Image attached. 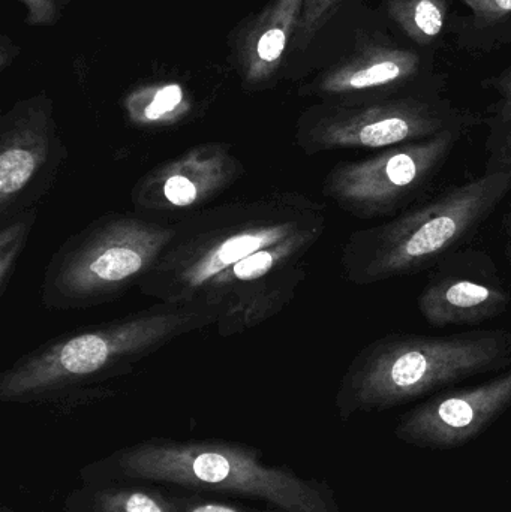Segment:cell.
<instances>
[{
  "label": "cell",
  "mask_w": 511,
  "mask_h": 512,
  "mask_svg": "<svg viewBox=\"0 0 511 512\" xmlns=\"http://www.w3.org/2000/svg\"><path fill=\"white\" fill-rule=\"evenodd\" d=\"M176 234L138 289L156 301L219 310L233 337L281 313L306 277V258L327 230V206L275 191L174 222Z\"/></svg>",
  "instance_id": "obj_1"
},
{
  "label": "cell",
  "mask_w": 511,
  "mask_h": 512,
  "mask_svg": "<svg viewBox=\"0 0 511 512\" xmlns=\"http://www.w3.org/2000/svg\"><path fill=\"white\" fill-rule=\"evenodd\" d=\"M218 318L215 307L158 301L113 321L60 334L0 373V402L72 408L98 396L99 390H90L93 385L128 375L144 358Z\"/></svg>",
  "instance_id": "obj_2"
},
{
  "label": "cell",
  "mask_w": 511,
  "mask_h": 512,
  "mask_svg": "<svg viewBox=\"0 0 511 512\" xmlns=\"http://www.w3.org/2000/svg\"><path fill=\"white\" fill-rule=\"evenodd\" d=\"M80 483H147L179 492L263 502L282 512H341L326 481L269 465L263 451L227 439L149 438L78 471Z\"/></svg>",
  "instance_id": "obj_3"
},
{
  "label": "cell",
  "mask_w": 511,
  "mask_h": 512,
  "mask_svg": "<svg viewBox=\"0 0 511 512\" xmlns=\"http://www.w3.org/2000/svg\"><path fill=\"white\" fill-rule=\"evenodd\" d=\"M510 367L509 328L446 336L387 334L348 364L336 391V411L342 421L389 411Z\"/></svg>",
  "instance_id": "obj_4"
},
{
  "label": "cell",
  "mask_w": 511,
  "mask_h": 512,
  "mask_svg": "<svg viewBox=\"0 0 511 512\" xmlns=\"http://www.w3.org/2000/svg\"><path fill=\"white\" fill-rule=\"evenodd\" d=\"M510 194L511 170L485 171L395 218L354 231L342 249V273L353 285L369 286L432 270L468 248Z\"/></svg>",
  "instance_id": "obj_5"
},
{
  "label": "cell",
  "mask_w": 511,
  "mask_h": 512,
  "mask_svg": "<svg viewBox=\"0 0 511 512\" xmlns=\"http://www.w3.org/2000/svg\"><path fill=\"white\" fill-rule=\"evenodd\" d=\"M176 234L140 213H107L72 234L45 265L41 303L48 310L90 309L140 285Z\"/></svg>",
  "instance_id": "obj_6"
},
{
  "label": "cell",
  "mask_w": 511,
  "mask_h": 512,
  "mask_svg": "<svg viewBox=\"0 0 511 512\" xmlns=\"http://www.w3.org/2000/svg\"><path fill=\"white\" fill-rule=\"evenodd\" d=\"M479 116L428 95L374 101L317 102L296 122V144L305 155L336 150H384L426 140L447 129L480 125Z\"/></svg>",
  "instance_id": "obj_7"
},
{
  "label": "cell",
  "mask_w": 511,
  "mask_h": 512,
  "mask_svg": "<svg viewBox=\"0 0 511 512\" xmlns=\"http://www.w3.org/2000/svg\"><path fill=\"white\" fill-rule=\"evenodd\" d=\"M467 132L447 129L368 158L339 162L324 179V197L360 221L395 218L425 197Z\"/></svg>",
  "instance_id": "obj_8"
},
{
  "label": "cell",
  "mask_w": 511,
  "mask_h": 512,
  "mask_svg": "<svg viewBox=\"0 0 511 512\" xmlns=\"http://www.w3.org/2000/svg\"><path fill=\"white\" fill-rule=\"evenodd\" d=\"M68 156L45 90L6 110L0 117V222L38 207Z\"/></svg>",
  "instance_id": "obj_9"
},
{
  "label": "cell",
  "mask_w": 511,
  "mask_h": 512,
  "mask_svg": "<svg viewBox=\"0 0 511 512\" xmlns=\"http://www.w3.org/2000/svg\"><path fill=\"white\" fill-rule=\"evenodd\" d=\"M243 176L245 165L230 144H198L141 176L132 189L131 201L146 215L186 218L206 209Z\"/></svg>",
  "instance_id": "obj_10"
},
{
  "label": "cell",
  "mask_w": 511,
  "mask_h": 512,
  "mask_svg": "<svg viewBox=\"0 0 511 512\" xmlns=\"http://www.w3.org/2000/svg\"><path fill=\"white\" fill-rule=\"evenodd\" d=\"M511 406V367L473 387L449 388L399 417L395 436L428 450H453L479 438Z\"/></svg>",
  "instance_id": "obj_11"
},
{
  "label": "cell",
  "mask_w": 511,
  "mask_h": 512,
  "mask_svg": "<svg viewBox=\"0 0 511 512\" xmlns=\"http://www.w3.org/2000/svg\"><path fill=\"white\" fill-rule=\"evenodd\" d=\"M511 295L486 252L465 248L435 265L417 297V309L432 327H476L500 318Z\"/></svg>",
  "instance_id": "obj_12"
},
{
  "label": "cell",
  "mask_w": 511,
  "mask_h": 512,
  "mask_svg": "<svg viewBox=\"0 0 511 512\" xmlns=\"http://www.w3.org/2000/svg\"><path fill=\"white\" fill-rule=\"evenodd\" d=\"M420 63V56L414 51L363 42L344 59L300 84L297 92L302 98H315L320 102L374 101L422 95L408 92L420 77Z\"/></svg>",
  "instance_id": "obj_13"
},
{
  "label": "cell",
  "mask_w": 511,
  "mask_h": 512,
  "mask_svg": "<svg viewBox=\"0 0 511 512\" xmlns=\"http://www.w3.org/2000/svg\"><path fill=\"white\" fill-rule=\"evenodd\" d=\"M305 0H267L227 35V62L246 93L275 89L285 77Z\"/></svg>",
  "instance_id": "obj_14"
},
{
  "label": "cell",
  "mask_w": 511,
  "mask_h": 512,
  "mask_svg": "<svg viewBox=\"0 0 511 512\" xmlns=\"http://www.w3.org/2000/svg\"><path fill=\"white\" fill-rule=\"evenodd\" d=\"M63 512H179L171 490L147 483H80L63 499Z\"/></svg>",
  "instance_id": "obj_15"
},
{
  "label": "cell",
  "mask_w": 511,
  "mask_h": 512,
  "mask_svg": "<svg viewBox=\"0 0 511 512\" xmlns=\"http://www.w3.org/2000/svg\"><path fill=\"white\" fill-rule=\"evenodd\" d=\"M491 87L498 99L485 120L488 126L485 171L511 170V66L491 81Z\"/></svg>",
  "instance_id": "obj_16"
},
{
  "label": "cell",
  "mask_w": 511,
  "mask_h": 512,
  "mask_svg": "<svg viewBox=\"0 0 511 512\" xmlns=\"http://www.w3.org/2000/svg\"><path fill=\"white\" fill-rule=\"evenodd\" d=\"M389 15L408 38L428 45L443 32L447 6L444 0H389Z\"/></svg>",
  "instance_id": "obj_17"
},
{
  "label": "cell",
  "mask_w": 511,
  "mask_h": 512,
  "mask_svg": "<svg viewBox=\"0 0 511 512\" xmlns=\"http://www.w3.org/2000/svg\"><path fill=\"white\" fill-rule=\"evenodd\" d=\"M38 207L24 210L0 222V295L8 291L17 268L18 259L26 248L27 240L36 224Z\"/></svg>",
  "instance_id": "obj_18"
},
{
  "label": "cell",
  "mask_w": 511,
  "mask_h": 512,
  "mask_svg": "<svg viewBox=\"0 0 511 512\" xmlns=\"http://www.w3.org/2000/svg\"><path fill=\"white\" fill-rule=\"evenodd\" d=\"M344 2L345 0H305L302 20L291 45V53H303L312 47V42L317 39L321 30L332 20L333 15Z\"/></svg>",
  "instance_id": "obj_19"
},
{
  "label": "cell",
  "mask_w": 511,
  "mask_h": 512,
  "mask_svg": "<svg viewBox=\"0 0 511 512\" xmlns=\"http://www.w3.org/2000/svg\"><path fill=\"white\" fill-rule=\"evenodd\" d=\"M171 495L179 512H282L272 507H251L242 502H234L233 499H224V496L179 492V490H171Z\"/></svg>",
  "instance_id": "obj_20"
},
{
  "label": "cell",
  "mask_w": 511,
  "mask_h": 512,
  "mask_svg": "<svg viewBox=\"0 0 511 512\" xmlns=\"http://www.w3.org/2000/svg\"><path fill=\"white\" fill-rule=\"evenodd\" d=\"M26 11L24 23L30 27H53L65 17L74 0H18Z\"/></svg>",
  "instance_id": "obj_21"
},
{
  "label": "cell",
  "mask_w": 511,
  "mask_h": 512,
  "mask_svg": "<svg viewBox=\"0 0 511 512\" xmlns=\"http://www.w3.org/2000/svg\"><path fill=\"white\" fill-rule=\"evenodd\" d=\"M471 11L480 20L492 21L501 20L511 14V0H464Z\"/></svg>",
  "instance_id": "obj_22"
},
{
  "label": "cell",
  "mask_w": 511,
  "mask_h": 512,
  "mask_svg": "<svg viewBox=\"0 0 511 512\" xmlns=\"http://www.w3.org/2000/svg\"><path fill=\"white\" fill-rule=\"evenodd\" d=\"M21 47L8 33L0 35V72H5L21 56Z\"/></svg>",
  "instance_id": "obj_23"
},
{
  "label": "cell",
  "mask_w": 511,
  "mask_h": 512,
  "mask_svg": "<svg viewBox=\"0 0 511 512\" xmlns=\"http://www.w3.org/2000/svg\"><path fill=\"white\" fill-rule=\"evenodd\" d=\"M504 254L511 271V207L503 218Z\"/></svg>",
  "instance_id": "obj_24"
},
{
  "label": "cell",
  "mask_w": 511,
  "mask_h": 512,
  "mask_svg": "<svg viewBox=\"0 0 511 512\" xmlns=\"http://www.w3.org/2000/svg\"><path fill=\"white\" fill-rule=\"evenodd\" d=\"M0 512H14L11 510V508L8 507V505L3 504L2 507H0Z\"/></svg>",
  "instance_id": "obj_25"
},
{
  "label": "cell",
  "mask_w": 511,
  "mask_h": 512,
  "mask_svg": "<svg viewBox=\"0 0 511 512\" xmlns=\"http://www.w3.org/2000/svg\"><path fill=\"white\" fill-rule=\"evenodd\" d=\"M185 2H203V0H185Z\"/></svg>",
  "instance_id": "obj_26"
}]
</instances>
